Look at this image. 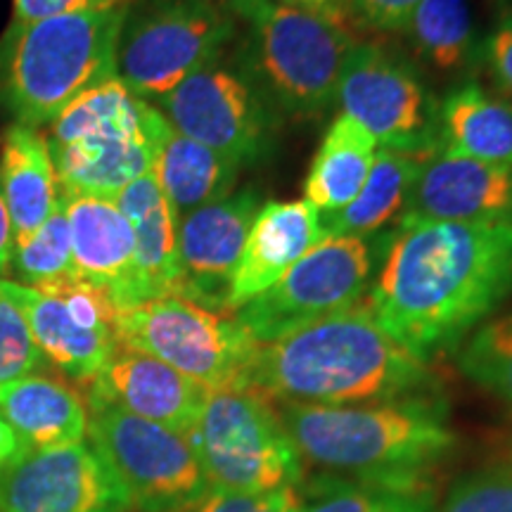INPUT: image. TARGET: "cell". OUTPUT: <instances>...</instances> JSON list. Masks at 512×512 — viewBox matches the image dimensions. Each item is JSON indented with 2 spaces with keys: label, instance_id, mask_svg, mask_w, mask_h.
<instances>
[{
  "label": "cell",
  "instance_id": "d4e9b609",
  "mask_svg": "<svg viewBox=\"0 0 512 512\" xmlns=\"http://www.w3.org/2000/svg\"><path fill=\"white\" fill-rule=\"evenodd\" d=\"M375 155V138L347 114H339L313 157L304 183V200L318 214H335L349 207L366 185Z\"/></svg>",
  "mask_w": 512,
  "mask_h": 512
},
{
  "label": "cell",
  "instance_id": "b9f144b4",
  "mask_svg": "<svg viewBox=\"0 0 512 512\" xmlns=\"http://www.w3.org/2000/svg\"><path fill=\"white\" fill-rule=\"evenodd\" d=\"M24 448H27V444L19 439V434L12 430L8 422L0 418V465L10 463L12 458L24 451Z\"/></svg>",
  "mask_w": 512,
  "mask_h": 512
},
{
  "label": "cell",
  "instance_id": "8992f818",
  "mask_svg": "<svg viewBox=\"0 0 512 512\" xmlns=\"http://www.w3.org/2000/svg\"><path fill=\"white\" fill-rule=\"evenodd\" d=\"M235 17L211 0H136L117 43V79L138 98H162L219 62Z\"/></svg>",
  "mask_w": 512,
  "mask_h": 512
},
{
  "label": "cell",
  "instance_id": "7402d4cb",
  "mask_svg": "<svg viewBox=\"0 0 512 512\" xmlns=\"http://www.w3.org/2000/svg\"><path fill=\"white\" fill-rule=\"evenodd\" d=\"M136 240L138 304L169 297L178 280V216L155 171L140 176L114 197Z\"/></svg>",
  "mask_w": 512,
  "mask_h": 512
},
{
  "label": "cell",
  "instance_id": "9c48e42d",
  "mask_svg": "<svg viewBox=\"0 0 512 512\" xmlns=\"http://www.w3.org/2000/svg\"><path fill=\"white\" fill-rule=\"evenodd\" d=\"M117 342L159 358L207 392L242 387L256 351L238 320L176 294L119 311Z\"/></svg>",
  "mask_w": 512,
  "mask_h": 512
},
{
  "label": "cell",
  "instance_id": "ffe728a7",
  "mask_svg": "<svg viewBox=\"0 0 512 512\" xmlns=\"http://www.w3.org/2000/svg\"><path fill=\"white\" fill-rule=\"evenodd\" d=\"M157 107H150L147 128L136 136L81 140L67 147H50L60 192L114 197L126 185L155 169Z\"/></svg>",
  "mask_w": 512,
  "mask_h": 512
},
{
  "label": "cell",
  "instance_id": "5bb4252c",
  "mask_svg": "<svg viewBox=\"0 0 512 512\" xmlns=\"http://www.w3.org/2000/svg\"><path fill=\"white\" fill-rule=\"evenodd\" d=\"M259 209V192L240 190L178 221L176 297L226 313L230 280Z\"/></svg>",
  "mask_w": 512,
  "mask_h": 512
},
{
  "label": "cell",
  "instance_id": "f546056e",
  "mask_svg": "<svg viewBox=\"0 0 512 512\" xmlns=\"http://www.w3.org/2000/svg\"><path fill=\"white\" fill-rule=\"evenodd\" d=\"M403 31L439 69L463 67L472 53V15L467 0H422Z\"/></svg>",
  "mask_w": 512,
  "mask_h": 512
},
{
  "label": "cell",
  "instance_id": "ba28073f",
  "mask_svg": "<svg viewBox=\"0 0 512 512\" xmlns=\"http://www.w3.org/2000/svg\"><path fill=\"white\" fill-rule=\"evenodd\" d=\"M254 62L268 91L287 112L318 117L337 102L351 53L358 46L347 17L268 3L252 22Z\"/></svg>",
  "mask_w": 512,
  "mask_h": 512
},
{
  "label": "cell",
  "instance_id": "603a6c76",
  "mask_svg": "<svg viewBox=\"0 0 512 512\" xmlns=\"http://www.w3.org/2000/svg\"><path fill=\"white\" fill-rule=\"evenodd\" d=\"M155 176L178 221L204 204L230 195L240 164L211 147L178 133L157 110L155 126Z\"/></svg>",
  "mask_w": 512,
  "mask_h": 512
},
{
  "label": "cell",
  "instance_id": "3957f363",
  "mask_svg": "<svg viewBox=\"0 0 512 512\" xmlns=\"http://www.w3.org/2000/svg\"><path fill=\"white\" fill-rule=\"evenodd\" d=\"M278 415L302 460L361 482H427L456 448L448 413L427 396L358 406L280 401Z\"/></svg>",
  "mask_w": 512,
  "mask_h": 512
},
{
  "label": "cell",
  "instance_id": "f1b7e54d",
  "mask_svg": "<svg viewBox=\"0 0 512 512\" xmlns=\"http://www.w3.org/2000/svg\"><path fill=\"white\" fill-rule=\"evenodd\" d=\"M434 508L437 496L427 482H361L323 475L306 486L299 512H434Z\"/></svg>",
  "mask_w": 512,
  "mask_h": 512
},
{
  "label": "cell",
  "instance_id": "7c38bea8",
  "mask_svg": "<svg viewBox=\"0 0 512 512\" xmlns=\"http://www.w3.org/2000/svg\"><path fill=\"white\" fill-rule=\"evenodd\" d=\"M124 486L86 441L24 448L0 465V512H128Z\"/></svg>",
  "mask_w": 512,
  "mask_h": 512
},
{
  "label": "cell",
  "instance_id": "cb8c5ba5",
  "mask_svg": "<svg viewBox=\"0 0 512 512\" xmlns=\"http://www.w3.org/2000/svg\"><path fill=\"white\" fill-rule=\"evenodd\" d=\"M0 192L12 221L15 242L31 238L60 204L53 155L46 133L12 124L0 152Z\"/></svg>",
  "mask_w": 512,
  "mask_h": 512
},
{
  "label": "cell",
  "instance_id": "5b68a950",
  "mask_svg": "<svg viewBox=\"0 0 512 512\" xmlns=\"http://www.w3.org/2000/svg\"><path fill=\"white\" fill-rule=\"evenodd\" d=\"M188 441L209 489L268 494L302 482L304 460L278 411L247 387L207 392Z\"/></svg>",
  "mask_w": 512,
  "mask_h": 512
},
{
  "label": "cell",
  "instance_id": "e575fe53",
  "mask_svg": "<svg viewBox=\"0 0 512 512\" xmlns=\"http://www.w3.org/2000/svg\"><path fill=\"white\" fill-rule=\"evenodd\" d=\"M302 491L297 486L268 491V494H233V491L209 489L190 512H299Z\"/></svg>",
  "mask_w": 512,
  "mask_h": 512
},
{
  "label": "cell",
  "instance_id": "9a60e30c",
  "mask_svg": "<svg viewBox=\"0 0 512 512\" xmlns=\"http://www.w3.org/2000/svg\"><path fill=\"white\" fill-rule=\"evenodd\" d=\"M427 221L512 226V166L439 152L422 162L399 228Z\"/></svg>",
  "mask_w": 512,
  "mask_h": 512
},
{
  "label": "cell",
  "instance_id": "6da1fadb",
  "mask_svg": "<svg viewBox=\"0 0 512 512\" xmlns=\"http://www.w3.org/2000/svg\"><path fill=\"white\" fill-rule=\"evenodd\" d=\"M512 292V226H403L368 297L377 325L422 361L458 347Z\"/></svg>",
  "mask_w": 512,
  "mask_h": 512
},
{
  "label": "cell",
  "instance_id": "d6986e66",
  "mask_svg": "<svg viewBox=\"0 0 512 512\" xmlns=\"http://www.w3.org/2000/svg\"><path fill=\"white\" fill-rule=\"evenodd\" d=\"M8 287L29 320L31 335L46 363L67 380L91 384L117 351V332L81 325L55 294L8 280Z\"/></svg>",
  "mask_w": 512,
  "mask_h": 512
},
{
  "label": "cell",
  "instance_id": "74e56055",
  "mask_svg": "<svg viewBox=\"0 0 512 512\" xmlns=\"http://www.w3.org/2000/svg\"><path fill=\"white\" fill-rule=\"evenodd\" d=\"M486 55H489V67L491 74L501 91L512 98V19L508 17L494 31V36L489 38V46H486Z\"/></svg>",
  "mask_w": 512,
  "mask_h": 512
},
{
  "label": "cell",
  "instance_id": "83f0119b",
  "mask_svg": "<svg viewBox=\"0 0 512 512\" xmlns=\"http://www.w3.org/2000/svg\"><path fill=\"white\" fill-rule=\"evenodd\" d=\"M420 159L401 155L392 150H377L373 169L366 185L356 195V200L335 214H325V238H363L375 233L394 216H401L411 195L415 176L420 171Z\"/></svg>",
  "mask_w": 512,
  "mask_h": 512
},
{
  "label": "cell",
  "instance_id": "d6a6232c",
  "mask_svg": "<svg viewBox=\"0 0 512 512\" xmlns=\"http://www.w3.org/2000/svg\"><path fill=\"white\" fill-rule=\"evenodd\" d=\"M46 368V358L31 335L22 306L12 297L8 280H0V387Z\"/></svg>",
  "mask_w": 512,
  "mask_h": 512
},
{
  "label": "cell",
  "instance_id": "7bdbcfd3",
  "mask_svg": "<svg viewBox=\"0 0 512 512\" xmlns=\"http://www.w3.org/2000/svg\"><path fill=\"white\" fill-rule=\"evenodd\" d=\"M510 19H512V15H510Z\"/></svg>",
  "mask_w": 512,
  "mask_h": 512
},
{
  "label": "cell",
  "instance_id": "ac0fdd59",
  "mask_svg": "<svg viewBox=\"0 0 512 512\" xmlns=\"http://www.w3.org/2000/svg\"><path fill=\"white\" fill-rule=\"evenodd\" d=\"M323 238L320 214L306 200L266 202L249 228L240 264L230 280L226 313L242 309L278 283Z\"/></svg>",
  "mask_w": 512,
  "mask_h": 512
},
{
  "label": "cell",
  "instance_id": "ab89813d",
  "mask_svg": "<svg viewBox=\"0 0 512 512\" xmlns=\"http://www.w3.org/2000/svg\"><path fill=\"white\" fill-rule=\"evenodd\" d=\"M214 5H219L223 12H228L230 17H240L245 22L252 24L256 17L264 12V8L271 0H211Z\"/></svg>",
  "mask_w": 512,
  "mask_h": 512
},
{
  "label": "cell",
  "instance_id": "2e32d148",
  "mask_svg": "<svg viewBox=\"0 0 512 512\" xmlns=\"http://www.w3.org/2000/svg\"><path fill=\"white\" fill-rule=\"evenodd\" d=\"M67 214L76 278L98 287L117 311L138 306L136 240L131 223L110 197L60 192Z\"/></svg>",
  "mask_w": 512,
  "mask_h": 512
},
{
  "label": "cell",
  "instance_id": "484cf974",
  "mask_svg": "<svg viewBox=\"0 0 512 512\" xmlns=\"http://www.w3.org/2000/svg\"><path fill=\"white\" fill-rule=\"evenodd\" d=\"M441 143L448 155L512 166V105L475 83L460 86L439 107Z\"/></svg>",
  "mask_w": 512,
  "mask_h": 512
},
{
  "label": "cell",
  "instance_id": "30bf717a",
  "mask_svg": "<svg viewBox=\"0 0 512 512\" xmlns=\"http://www.w3.org/2000/svg\"><path fill=\"white\" fill-rule=\"evenodd\" d=\"M373 273L366 238H323L278 283L235 311L254 344H268L361 304Z\"/></svg>",
  "mask_w": 512,
  "mask_h": 512
},
{
  "label": "cell",
  "instance_id": "836d02e7",
  "mask_svg": "<svg viewBox=\"0 0 512 512\" xmlns=\"http://www.w3.org/2000/svg\"><path fill=\"white\" fill-rule=\"evenodd\" d=\"M434 512H512V467H484L460 477Z\"/></svg>",
  "mask_w": 512,
  "mask_h": 512
},
{
  "label": "cell",
  "instance_id": "4fadbf2b",
  "mask_svg": "<svg viewBox=\"0 0 512 512\" xmlns=\"http://www.w3.org/2000/svg\"><path fill=\"white\" fill-rule=\"evenodd\" d=\"M159 112L178 133L233 162L249 164L271 145V117L245 76L219 64L202 69L159 98Z\"/></svg>",
  "mask_w": 512,
  "mask_h": 512
},
{
  "label": "cell",
  "instance_id": "44dd1931",
  "mask_svg": "<svg viewBox=\"0 0 512 512\" xmlns=\"http://www.w3.org/2000/svg\"><path fill=\"white\" fill-rule=\"evenodd\" d=\"M0 418L27 448L79 444L88 434L86 399L64 377L34 373L0 387Z\"/></svg>",
  "mask_w": 512,
  "mask_h": 512
},
{
  "label": "cell",
  "instance_id": "8d00e7d4",
  "mask_svg": "<svg viewBox=\"0 0 512 512\" xmlns=\"http://www.w3.org/2000/svg\"><path fill=\"white\" fill-rule=\"evenodd\" d=\"M422 0H344V12L377 31L406 29Z\"/></svg>",
  "mask_w": 512,
  "mask_h": 512
},
{
  "label": "cell",
  "instance_id": "7a4b0ae2",
  "mask_svg": "<svg viewBox=\"0 0 512 512\" xmlns=\"http://www.w3.org/2000/svg\"><path fill=\"white\" fill-rule=\"evenodd\" d=\"M427 361L389 337L361 302L292 335L256 344L242 387L318 406L401 401L425 394Z\"/></svg>",
  "mask_w": 512,
  "mask_h": 512
},
{
  "label": "cell",
  "instance_id": "60d3db41",
  "mask_svg": "<svg viewBox=\"0 0 512 512\" xmlns=\"http://www.w3.org/2000/svg\"><path fill=\"white\" fill-rule=\"evenodd\" d=\"M273 3L290 5V8H299V10L320 12V15L347 17V12H344V0H273Z\"/></svg>",
  "mask_w": 512,
  "mask_h": 512
},
{
  "label": "cell",
  "instance_id": "4dcf8cb0",
  "mask_svg": "<svg viewBox=\"0 0 512 512\" xmlns=\"http://www.w3.org/2000/svg\"><path fill=\"white\" fill-rule=\"evenodd\" d=\"M17 285L46 287L60 280L76 278L72 261V240L62 200L50 219L22 242H15L10 256V273Z\"/></svg>",
  "mask_w": 512,
  "mask_h": 512
},
{
  "label": "cell",
  "instance_id": "e0dca14e",
  "mask_svg": "<svg viewBox=\"0 0 512 512\" xmlns=\"http://www.w3.org/2000/svg\"><path fill=\"white\" fill-rule=\"evenodd\" d=\"M88 394L110 401L138 418L157 422L185 439L207 399V389L202 384L192 382L159 358L121 344L110 363L91 382Z\"/></svg>",
  "mask_w": 512,
  "mask_h": 512
},
{
  "label": "cell",
  "instance_id": "8fae6325",
  "mask_svg": "<svg viewBox=\"0 0 512 512\" xmlns=\"http://www.w3.org/2000/svg\"><path fill=\"white\" fill-rule=\"evenodd\" d=\"M337 102L342 114L366 128L380 150L420 159L444 147L439 107L418 74L375 43L354 48L339 81Z\"/></svg>",
  "mask_w": 512,
  "mask_h": 512
},
{
  "label": "cell",
  "instance_id": "4316f807",
  "mask_svg": "<svg viewBox=\"0 0 512 512\" xmlns=\"http://www.w3.org/2000/svg\"><path fill=\"white\" fill-rule=\"evenodd\" d=\"M150 102L138 98L117 76L81 93L48 124V147H67L81 140L136 136L147 128Z\"/></svg>",
  "mask_w": 512,
  "mask_h": 512
},
{
  "label": "cell",
  "instance_id": "52a82bcc",
  "mask_svg": "<svg viewBox=\"0 0 512 512\" xmlns=\"http://www.w3.org/2000/svg\"><path fill=\"white\" fill-rule=\"evenodd\" d=\"M88 439L138 512H190L209 494L190 441L88 394Z\"/></svg>",
  "mask_w": 512,
  "mask_h": 512
},
{
  "label": "cell",
  "instance_id": "f35d334b",
  "mask_svg": "<svg viewBox=\"0 0 512 512\" xmlns=\"http://www.w3.org/2000/svg\"><path fill=\"white\" fill-rule=\"evenodd\" d=\"M15 247V235H12V221L8 214V204H5L3 192H0V280L10 273V256Z\"/></svg>",
  "mask_w": 512,
  "mask_h": 512
},
{
  "label": "cell",
  "instance_id": "d590c367",
  "mask_svg": "<svg viewBox=\"0 0 512 512\" xmlns=\"http://www.w3.org/2000/svg\"><path fill=\"white\" fill-rule=\"evenodd\" d=\"M131 3H136V0H12L10 29L27 27V24L55 15H67V12L126 8Z\"/></svg>",
  "mask_w": 512,
  "mask_h": 512
},
{
  "label": "cell",
  "instance_id": "277c9868",
  "mask_svg": "<svg viewBox=\"0 0 512 512\" xmlns=\"http://www.w3.org/2000/svg\"><path fill=\"white\" fill-rule=\"evenodd\" d=\"M126 8L55 15L0 38V102L15 124L48 126L81 93L117 76Z\"/></svg>",
  "mask_w": 512,
  "mask_h": 512
},
{
  "label": "cell",
  "instance_id": "1f68e13d",
  "mask_svg": "<svg viewBox=\"0 0 512 512\" xmlns=\"http://www.w3.org/2000/svg\"><path fill=\"white\" fill-rule=\"evenodd\" d=\"M458 368L512 406V311L479 325L460 349Z\"/></svg>",
  "mask_w": 512,
  "mask_h": 512
}]
</instances>
